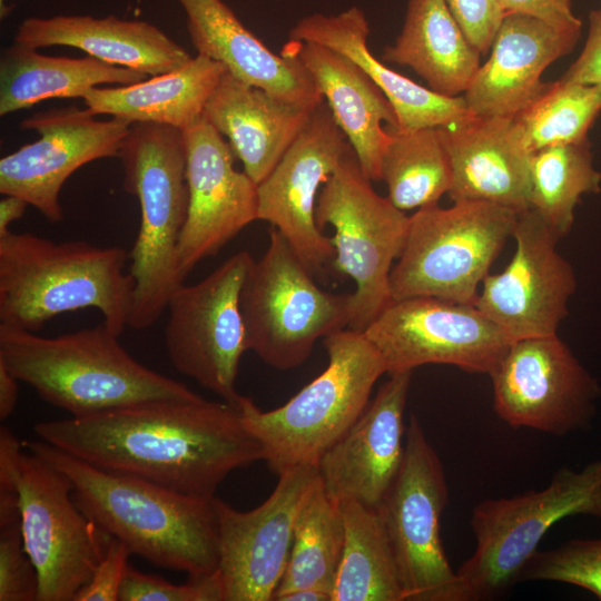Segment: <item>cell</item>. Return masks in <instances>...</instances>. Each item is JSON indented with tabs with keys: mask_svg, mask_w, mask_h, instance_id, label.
I'll return each mask as SVG.
<instances>
[{
	"mask_svg": "<svg viewBox=\"0 0 601 601\" xmlns=\"http://www.w3.org/2000/svg\"><path fill=\"white\" fill-rule=\"evenodd\" d=\"M124 188L138 198L140 225L128 254L135 280L128 326L156 323L184 284L178 243L188 213L183 130L156 122L131 124L118 156Z\"/></svg>",
	"mask_w": 601,
	"mask_h": 601,
	"instance_id": "cell-5",
	"label": "cell"
},
{
	"mask_svg": "<svg viewBox=\"0 0 601 601\" xmlns=\"http://www.w3.org/2000/svg\"><path fill=\"white\" fill-rule=\"evenodd\" d=\"M505 14L533 17L562 30L582 31V21L572 10V0H496Z\"/></svg>",
	"mask_w": 601,
	"mask_h": 601,
	"instance_id": "cell-42",
	"label": "cell"
},
{
	"mask_svg": "<svg viewBox=\"0 0 601 601\" xmlns=\"http://www.w3.org/2000/svg\"><path fill=\"white\" fill-rule=\"evenodd\" d=\"M480 58L444 0H408L402 30L382 53L384 62L407 66L447 97L464 95Z\"/></svg>",
	"mask_w": 601,
	"mask_h": 601,
	"instance_id": "cell-29",
	"label": "cell"
},
{
	"mask_svg": "<svg viewBox=\"0 0 601 601\" xmlns=\"http://www.w3.org/2000/svg\"><path fill=\"white\" fill-rule=\"evenodd\" d=\"M37 569L23 542L21 518L0 522V601H38Z\"/></svg>",
	"mask_w": 601,
	"mask_h": 601,
	"instance_id": "cell-38",
	"label": "cell"
},
{
	"mask_svg": "<svg viewBox=\"0 0 601 601\" xmlns=\"http://www.w3.org/2000/svg\"><path fill=\"white\" fill-rule=\"evenodd\" d=\"M277 601H332V595L314 589H299L278 595Z\"/></svg>",
	"mask_w": 601,
	"mask_h": 601,
	"instance_id": "cell-46",
	"label": "cell"
},
{
	"mask_svg": "<svg viewBox=\"0 0 601 601\" xmlns=\"http://www.w3.org/2000/svg\"><path fill=\"white\" fill-rule=\"evenodd\" d=\"M18 378L0 363V420H7L18 400Z\"/></svg>",
	"mask_w": 601,
	"mask_h": 601,
	"instance_id": "cell-44",
	"label": "cell"
},
{
	"mask_svg": "<svg viewBox=\"0 0 601 601\" xmlns=\"http://www.w3.org/2000/svg\"><path fill=\"white\" fill-rule=\"evenodd\" d=\"M472 46L486 55L505 16L496 0H444Z\"/></svg>",
	"mask_w": 601,
	"mask_h": 601,
	"instance_id": "cell-40",
	"label": "cell"
},
{
	"mask_svg": "<svg viewBox=\"0 0 601 601\" xmlns=\"http://www.w3.org/2000/svg\"><path fill=\"white\" fill-rule=\"evenodd\" d=\"M581 31L562 30L533 17L505 14L482 63L464 92L474 116L514 117L545 89L544 70L569 55Z\"/></svg>",
	"mask_w": 601,
	"mask_h": 601,
	"instance_id": "cell-23",
	"label": "cell"
},
{
	"mask_svg": "<svg viewBox=\"0 0 601 601\" xmlns=\"http://www.w3.org/2000/svg\"><path fill=\"white\" fill-rule=\"evenodd\" d=\"M352 150L324 101L313 109L280 160L258 184V220L276 228L314 276L335 257L332 239L316 223L317 198Z\"/></svg>",
	"mask_w": 601,
	"mask_h": 601,
	"instance_id": "cell-18",
	"label": "cell"
},
{
	"mask_svg": "<svg viewBox=\"0 0 601 601\" xmlns=\"http://www.w3.org/2000/svg\"><path fill=\"white\" fill-rule=\"evenodd\" d=\"M22 446L61 471L79 509L131 554L190 579L215 573L218 522L215 496L179 493L146 480L96 467L42 440Z\"/></svg>",
	"mask_w": 601,
	"mask_h": 601,
	"instance_id": "cell-2",
	"label": "cell"
},
{
	"mask_svg": "<svg viewBox=\"0 0 601 601\" xmlns=\"http://www.w3.org/2000/svg\"><path fill=\"white\" fill-rule=\"evenodd\" d=\"M188 213L178 243L185 277L258 220V185L234 167V151L203 117L183 130Z\"/></svg>",
	"mask_w": 601,
	"mask_h": 601,
	"instance_id": "cell-20",
	"label": "cell"
},
{
	"mask_svg": "<svg viewBox=\"0 0 601 601\" xmlns=\"http://www.w3.org/2000/svg\"><path fill=\"white\" fill-rule=\"evenodd\" d=\"M439 131L453 201H489L518 214L531 208L532 152L514 117L473 115Z\"/></svg>",
	"mask_w": 601,
	"mask_h": 601,
	"instance_id": "cell-22",
	"label": "cell"
},
{
	"mask_svg": "<svg viewBox=\"0 0 601 601\" xmlns=\"http://www.w3.org/2000/svg\"><path fill=\"white\" fill-rule=\"evenodd\" d=\"M177 1L186 13L197 55L221 63L245 83L289 104L314 109L324 102L302 63L290 55L274 53L223 0Z\"/></svg>",
	"mask_w": 601,
	"mask_h": 601,
	"instance_id": "cell-24",
	"label": "cell"
},
{
	"mask_svg": "<svg viewBox=\"0 0 601 601\" xmlns=\"http://www.w3.org/2000/svg\"><path fill=\"white\" fill-rule=\"evenodd\" d=\"M247 250L233 254L170 297L165 346L173 366L223 401L236 405V381L247 351L240 295L253 263Z\"/></svg>",
	"mask_w": 601,
	"mask_h": 601,
	"instance_id": "cell-12",
	"label": "cell"
},
{
	"mask_svg": "<svg viewBox=\"0 0 601 601\" xmlns=\"http://www.w3.org/2000/svg\"><path fill=\"white\" fill-rule=\"evenodd\" d=\"M561 79L601 86V9L590 11L588 36L583 48Z\"/></svg>",
	"mask_w": 601,
	"mask_h": 601,
	"instance_id": "cell-43",
	"label": "cell"
},
{
	"mask_svg": "<svg viewBox=\"0 0 601 601\" xmlns=\"http://www.w3.org/2000/svg\"><path fill=\"white\" fill-rule=\"evenodd\" d=\"M130 554L124 542L110 535L101 560L89 581L76 593L73 601H119Z\"/></svg>",
	"mask_w": 601,
	"mask_h": 601,
	"instance_id": "cell-41",
	"label": "cell"
},
{
	"mask_svg": "<svg viewBox=\"0 0 601 601\" xmlns=\"http://www.w3.org/2000/svg\"><path fill=\"white\" fill-rule=\"evenodd\" d=\"M447 501L441 459L412 415L401 467L376 509L393 549L404 601H464L441 539Z\"/></svg>",
	"mask_w": 601,
	"mask_h": 601,
	"instance_id": "cell-11",
	"label": "cell"
},
{
	"mask_svg": "<svg viewBox=\"0 0 601 601\" xmlns=\"http://www.w3.org/2000/svg\"><path fill=\"white\" fill-rule=\"evenodd\" d=\"M312 111L226 71L209 97L203 118L228 138L244 171L258 185L280 160Z\"/></svg>",
	"mask_w": 601,
	"mask_h": 601,
	"instance_id": "cell-28",
	"label": "cell"
},
{
	"mask_svg": "<svg viewBox=\"0 0 601 601\" xmlns=\"http://www.w3.org/2000/svg\"><path fill=\"white\" fill-rule=\"evenodd\" d=\"M344 539L341 503L325 492L319 480L298 514L288 563L274 600L299 589L319 590L333 598Z\"/></svg>",
	"mask_w": 601,
	"mask_h": 601,
	"instance_id": "cell-33",
	"label": "cell"
},
{
	"mask_svg": "<svg viewBox=\"0 0 601 601\" xmlns=\"http://www.w3.org/2000/svg\"><path fill=\"white\" fill-rule=\"evenodd\" d=\"M512 237L510 263L484 278L474 305L512 342L558 334L577 289L571 264L556 250L561 238L533 208L518 214Z\"/></svg>",
	"mask_w": 601,
	"mask_h": 601,
	"instance_id": "cell-17",
	"label": "cell"
},
{
	"mask_svg": "<svg viewBox=\"0 0 601 601\" xmlns=\"http://www.w3.org/2000/svg\"><path fill=\"white\" fill-rule=\"evenodd\" d=\"M319 481L317 465L278 475L270 495L242 512L215 496L221 601H270L286 570L298 514Z\"/></svg>",
	"mask_w": 601,
	"mask_h": 601,
	"instance_id": "cell-16",
	"label": "cell"
},
{
	"mask_svg": "<svg viewBox=\"0 0 601 601\" xmlns=\"http://www.w3.org/2000/svg\"><path fill=\"white\" fill-rule=\"evenodd\" d=\"M282 52L295 57L322 93L335 121L371 180H381V164L397 127L395 111L377 85L345 55L315 42L288 40Z\"/></svg>",
	"mask_w": 601,
	"mask_h": 601,
	"instance_id": "cell-25",
	"label": "cell"
},
{
	"mask_svg": "<svg viewBox=\"0 0 601 601\" xmlns=\"http://www.w3.org/2000/svg\"><path fill=\"white\" fill-rule=\"evenodd\" d=\"M530 177L531 208L560 238L570 233L582 197L601 191V171L593 165L589 139L533 151Z\"/></svg>",
	"mask_w": 601,
	"mask_h": 601,
	"instance_id": "cell-35",
	"label": "cell"
},
{
	"mask_svg": "<svg viewBox=\"0 0 601 601\" xmlns=\"http://www.w3.org/2000/svg\"><path fill=\"white\" fill-rule=\"evenodd\" d=\"M0 363L71 416L150 401L203 397L137 362L104 322L55 337L0 325Z\"/></svg>",
	"mask_w": 601,
	"mask_h": 601,
	"instance_id": "cell-3",
	"label": "cell"
},
{
	"mask_svg": "<svg viewBox=\"0 0 601 601\" xmlns=\"http://www.w3.org/2000/svg\"><path fill=\"white\" fill-rule=\"evenodd\" d=\"M363 333L388 375L427 364L490 375L512 343L474 304L434 297L393 299Z\"/></svg>",
	"mask_w": 601,
	"mask_h": 601,
	"instance_id": "cell-14",
	"label": "cell"
},
{
	"mask_svg": "<svg viewBox=\"0 0 601 601\" xmlns=\"http://www.w3.org/2000/svg\"><path fill=\"white\" fill-rule=\"evenodd\" d=\"M14 42L30 47L68 46L110 65L152 77L177 69L191 57L156 26L115 16L31 17L18 27Z\"/></svg>",
	"mask_w": 601,
	"mask_h": 601,
	"instance_id": "cell-27",
	"label": "cell"
},
{
	"mask_svg": "<svg viewBox=\"0 0 601 601\" xmlns=\"http://www.w3.org/2000/svg\"><path fill=\"white\" fill-rule=\"evenodd\" d=\"M490 377L502 421L555 436L585 428L601 394L597 378L558 334L512 342Z\"/></svg>",
	"mask_w": 601,
	"mask_h": 601,
	"instance_id": "cell-15",
	"label": "cell"
},
{
	"mask_svg": "<svg viewBox=\"0 0 601 601\" xmlns=\"http://www.w3.org/2000/svg\"><path fill=\"white\" fill-rule=\"evenodd\" d=\"M326 368L279 407L260 410L240 396L246 428L277 475L300 465H317L323 454L356 422L370 403L384 362L363 332L344 328L323 338Z\"/></svg>",
	"mask_w": 601,
	"mask_h": 601,
	"instance_id": "cell-6",
	"label": "cell"
},
{
	"mask_svg": "<svg viewBox=\"0 0 601 601\" xmlns=\"http://www.w3.org/2000/svg\"><path fill=\"white\" fill-rule=\"evenodd\" d=\"M601 114V86L558 79L514 116L531 152L555 145L588 140Z\"/></svg>",
	"mask_w": 601,
	"mask_h": 601,
	"instance_id": "cell-36",
	"label": "cell"
},
{
	"mask_svg": "<svg viewBox=\"0 0 601 601\" xmlns=\"http://www.w3.org/2000/svg\"><path fill=\"white\" fill-rule=\"evenodd\" d=\"M146 75L90 56L52 57L17 42L0 57V115L6 116L49 98H82L104 83L128 86Z\"/></svg>",
	"mask_w": 601,
	"mask_h": 601,
	"instance_id": "cell-31",
	"label": "cell"
},
{
	"mask_svg": "<svg viewBox=\"0 0 601 601\" xmlns=\"http://www.w3.org/2000/svg\"><path fill=\"white\" fill-rule=\"evenodd\" d=\"M345 539L332 601H404L396 560L376 509L341 502Z\"/></svg>",
	"mask_w": 601,
	"mask_h": 601,
	"instance_id": "cell-32",
	"label": "cell"
},
{
	"mask_svg": "<svg viewBox=\"0 0 601 601\" xmlns=\"http://www.w3.org/2000/svg\"><path fill=\"white\" fill-rule=\"evenodd\" d=\"M28 205L18 196L4 195L0 200V236L10 231V224L22 217Z\"/></svg>",
	"mask_w": 601,
	"mask_h": 601,
	"instance_id": "cell-45",
	"label": "cell"
},
{
	"mask_svg": "<svg viewBox=\"0 0 601 601\" xmlns=\"http://www.w3.org/2000/svg\"><path fill=\"white\" fill-rule=\"evenodd\" d=\"M227 69L197 55L184 66L119 87L90 89L83 97L95 115L186 129L203 117L206 104Z\"/></svg>",
	"mask_w": 601,
	"mask_h": 601,
	"instance_id": "cell-30",
	"label": "cell"
},
{
	"mask_svg": "<svg viewBox=\"0 0 601 601\" xmlns=\"http://www.w3.org/2000/svg\"><path fill=\"white\" fill-rule=\"evenodd\" d=\"M18 492L23 542L38 573V601H73L110 535L76 504L70 480L24 447Z\"/></svg>",
	"mask_w": 601,
	"mask_h": 601,
	"instance_id": "cell-13",
	"label": "cell"
},
{
	"mask_svg": "<svg viewBox=\"0 0 601 601\" xmlns=\"http://www.w3.org/2000/svg\"><path fill=\"white\" fill-rule=\"evenodd\" d=\"M412 374H390L356 422L321 457V483L337 502L352 500L377 509L388 492L404 456Z\"/></svg>",
	"mask_w": 601,
	"mask_h": 601,
	"instance_id": "cell-21",
	"label": "cell"
},
{
	"mask_svg": "<svg viewBox=\"0 0 601 601\" xmlns=\"http://www.w3.org/2000/svg\"><path fill=\"white\" fill-rule=\"evenodd\" d=\"M368 21L358 7L308 14L289 31V40L319 43L356 62L390 100L400 129L446 127L473 116L463 95H440L384 65L368 49Z\"/></svg>",
	"mask_w": 601,
	"mask_h": 601,
	"instance_id": "cell-26",
	"label": "cell"
},
{
	"mask_svg": "<svg viewBox=\"0 0 601 601\" xmlns=\"http://www.w3.org/2000/svg\"><path fill=\"white\" fill-rule=\"evenodd\" d=\"M88 108L71 106L37 112L20 122L38 139L0 160V193L22 198L50 223L63 218L59 196L66 180L83 165L116 157L131 124L98 120Z\"/></svg>",
	"mask_w": 601,
	"mask_h": 601,
	"instance_id": "cell-19",
	"label": "cell"
},
{
	"mask_svg": "<svg viewBox=\"0 0 601 601\" xmlns=\"http://www.w3.org/2000/svg\"><path fill=\"white\" fill-rule=\"evenodd\" d=\"M40 440L101 470L189 495L211 497L235 470L263 460L238 405L150 401L40 422Z\"/></svg>",
	"mask_w": 601,
	"mask_h": 601,
	"instance_id": "cell-1",
	"label": "cell"
},
{
	"mask_svg": "<svg viewBox=\"0 0 601 601\" xmlns=\"http://www.w3.org/2000/svg\"><path fill=\"white\" fill-rule=\"evenodd\" d=\"M573 515L601 519V460L558 470L542 490L485 499L474 506L473 554L456 570L464 601L496 595L516 581L546 532Z\"/></svg>",
	"mask_w": 601,
	"mask_h": 601,
	"instance_id": "cell-9",
	"label": "cell"
},
{
	"mask_svg": "<svg viewBox=\"0 0 601 601\" xmlns=\"http://www.w3.org/2000/svg\"><path fill=\"white\" fill-rule=\"evenodd\" d=\"M124 248L55 243L31 233L0 236V325L37 332L55 316L98 309L118 336L128 326L135 280Z\"/></svg>",
	"mask_w": 601,
	"mask_h": 601,
	"instance_id": "cell-4",
	"label": "cell"
},
{
	"mask_svg": "<svg viewBox=\"0 0 601 601\" xmlns=\"http://www.w3.org/2000/svg\"><path fill=\"white\" fill-rule=\"evenodd\" d=\"M119 601H221V593L215 573L175 584L129 565L120 587Z\"/></svg>",
	"mask_w": 601,
	"mask_h": 601,
	"instance_id": "cell-39",
	"label": "cell"
},
{
	"mask_svg": "<svg viewBox=\"0 0 601 601\" xmlns=\"http://www.w3.org/2000/svg\"><path fill=\"white\" fill-rule=\"evenodd\" d=\"M287 239L274 227L263 256L253 260L243 285L240 309L247 351L286 371L302 365L315 343L349 327L353 293L322 289Z\"/></svg>",
	"mask_w": 601,
	"mask_h": 601,
	"instance_id": "cell-8",
	"label": "cell"
},
{
	"mask_svg": "<svg viewBox=\"0 0 601 601\" xmlns=\"http://www.w3.org/2000/svg\"><path fill=\"white\" fill-rule=\"evenodd\" d=\"M516 221L514 210L482 200L417 209L410 216L405 245L391 272L392 298L474 304Z\"/></svg>",
	"mask_w": 601,
	"mask_h": 601,
	"instance_id": "cell-7",
	"label": "cell"
},
{
	"mask_svg": "<svg viewBox=\"0 0 601 601\" xmlns=\"http://www.w3.org/2000/svg\"><path fill=\"white\" fill-rule=\"evenodd\" d=\"M390 141L381 164L387 198L406 211L436 205L451 186V168L439 128L387 127Z\"/></svg>",
	"mask_w": 601,
	"mask_h": 601,
	"instance_id": "cell-34",
	"label": "cell"
},
{
	"mask_svg": "<svg viewBox=\"0 0 601 601\" xmlns=\"http://www.w3.org/2000/svg\"><path fill=\"white\" fill-rule=\"evenodd\" d=\"M1 10L3 9V0H0Z\"/></svg>",
	"mask_w": 601,
	"mask_h": 601,
	"instance_id": "cell-47",
	"label": "cell"
},
{
	"mask_svg": "<svg viewBox=\"0 0 601 601\" xmlns=\"http://www.w3.org/2000/svg\"><path fill=\"white\" fill-rule=\"evenodd\" d=\"M352 150L322 187L315 217L334 228V265L356 284L348 328L363 332L393 300L394 260L406 242L410 216L378 195Z\"/></svg>",
	"mask_w": 601,
	"mask_h": 601,
	"instance_id": "cell-10",
	"label": "cell"
},
{
	"mask_svg": "<svg viewBox=\"0 0 601 601\" xmlns=\"http://www.w3.org/2000/svg\"><path fill=\"white\" fill-rule=\"evenodd\" d=\"M520 580L568 583L601 600V539H577L554 549L538 550L523 566Z\"/></svg>",
	"mask_w": 601,
	"mask_h": 601,
	"instance_id": "cell-37",
	"label": "cell"
}]
</instances>
